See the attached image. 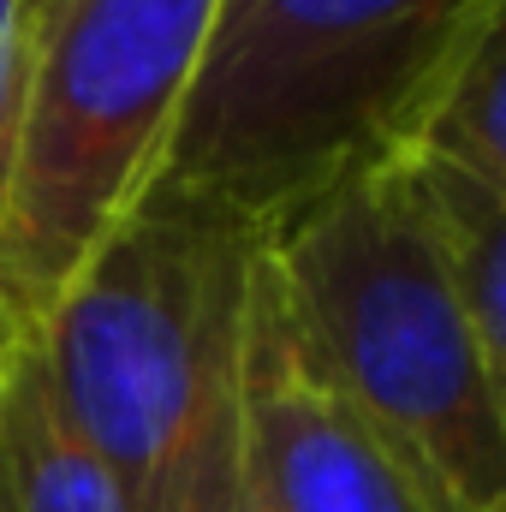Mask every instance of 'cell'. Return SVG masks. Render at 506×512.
Masks as SVG:
<instances>
[{
	"mask_svg": "<svg viewBox=\"0 0 506 512\" xmlns=\"http://www.w3.org/2000/svg\"><path fill=\"white\" fill-rule=\"evenodd\" d=\"M316 364L393 441L441 512H506V370L477 346L411 179L364 161L262 233Z\"/></svg>",
	"mask_w": 506,
	"mask_h": 512,
	"instance_id": "6da1fadb",
	"label": "cell"
},
{
	"mask_svg": "<svg viewBox=\"0 0 506 512\" xmlns=\"http://www.w3.org/2000/svg\"><path fill=\"white\" fill-rule=\"evenodd\" d=\"M506 0H215L149 185L268 233L340 173L381 161L453 42Z\"/></svg>",
	"mask_w": 506,
	"mask_h": 512,
	"instance_id": "7a4b0ae2",
	"label": "cell"
},
{
	"mask_svg": "<svg viewBox=\"0 0 506 512\" xmlns=\"http://www.w3.org/2000/svg\"><path fill=\"white\" fill-rule=\"evenodd\" d=\"M256 245L262 233L221 203L143 185L36 316L66 417L114 465L137 512L155 507L203 405L239 376Z\"/></svg>",
	"mask_w": 506,
	"mask_h": 512,
	"instance_id": "3957f363",
	"label": "cell"
},
{
	"mask_svg": "<svg viewBox=\"0 0 506 512\" xmlns=\"http://www.w3.org/2000/svg\"><path fill=\"white\" fill-rule=\"evenodd\" d=\"M215 0H54L36 24L0 191V298L36 322L143 197L191 90Z\"/></svg>",
	"mask_w": 506,
	"mask_h": 512,
	"instance_id": "277c9868",
	"label": "cell"
},
{
	"mask_svg": "<svg viewBox=\"0 0 506 512\" xmlns=\"http://www.w3.org/2000/svg\"><path fill=\"white\" fill-rule=\"evenodd\" d=\"M239 423L268 512H441L393 441L316 364L256 245L239 328Z\"/></svg>",
	"mask_w": 506,
	"mask_h": 512,
	"instance_id": "5b68a950",
	"label": "cell"
},
{
	"mask_svg": "<svg viewBox=\"0 0 506 512\" xmlns=\"http://www.w3.org/2000/svg\"><path fill=\"white\" fill-rule=\"evenodd\" d=\"M0 512H137L114 465L66 417L36 322L0 358Z\"/></svg>",
	"mask_w": 506,
	"mask_h": 512,
	"instance_id": "8992f818",
	"label": "cell"
},
{
	"mask_svg": "<svg viewBox=\"0 0 506 512\" xmlns=\"http://www.w3.org/2000/svg\"><path fill=\"white\" fill-rule=\"evenodd\" d=\"M506 6L477 18L453 54L423 78L411 108L399 114L387 155L405 161H447L489 185H506Z\"/></svg>",
	"mask_w": 506,
	"mask_h": 512,
	"instance_id": "52a82bcc",
	"label": "cell"
},
{
	"mask_svg": "<svg viewBox=\"0 0 506 512\" xmlns=\"http://www.w3.org/2000/svg\"><path fill=\"white\" fill-rule=\"evenodd\" d=\"M393 161L411 179L417 215L477 346L489 352V364L506 370V185H489L447 161Z\"/></svg>",
	"mask_w": 506,
	"mask_h": 512,
	"instance_id": "ba28073f",
	"label": "cell"
},
{
	"mask_svg": "<svg viewBox=\"0 0 506 512\" xmlns=\"http://www.w3.org/2000/svg\"><path fill=\"white\" fill-rule=\"evenodd\" d=\"M149 512H268V501L256 495L251 459H245L239 376L191 423V435H185V447H179V459H173Z\"/></svg>",
	"mask_w": 506,
	"mask_h": 512,
	"instance_id": "9c48e42d",
	"label": "cell"
},
{
	"mask_svg": "<svg viewBox=\"0 0 506 512\" xmlns=\"http://www.w3.org/2000/svg\"><path fill=\"white\" fill-rule=\"evenodd\" d=\"M30 48H36V24H30V6H24V0H0V191H6L12 143H18L24 78H30Z\"/></svg>",
	"mask_w": 506,
	"mask_h": 512,
	"instance_id": "30bf717a",
	"label": "cell"
},
{
	"mask_svg": "<svg viewBox=\"0 0 506 512\" xmlns=\"http://www.w3.org/2000/svg\"><path fill=\"white\" fill-rule=\"evenodd\" d=\"M18 328H30V322H24V316H12V310H6V298H0V358H6V346L18 340Z\"/></svg>",
	"mask_w": 506,
	"mask_h": 512,
	"instance_id": "8fae6325",
	"label": "cell"
},
{
	"mask_svg": "<svg viewBox=\"0 0 506 512\" xmlns=\"http://www.w3.org/2000/svg\"><path fill=\"white\" fill-rule=\"evenodd\" d=\"M24 6H30V24H42V18H48V6H54V0H24Z\"/></svg>",
	"mask_w": 506,
	"mask_h": 512,
	"instance_id": "7c38bea8",
	"label": "cell"
},
{
	"mask_svg": "<svg viewBox=\"0 0 506 512\" xmlns=\"http://www.w3.org/2000/svg\"><path fill=\"white\" fill-rule=\"evenodd\" d=\"M48 12H54V6H48Z\"/></svg>",
	"mask_w": 506,
	"mask_h": 512,
	"instance_id": "4fadbf2b",
	"label": "cell"
}]
</instances>
